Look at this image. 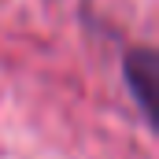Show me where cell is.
Masks as SVG:
<instances>
[{
  "mask_svg": "<svg viewBox=\"0 0 159 159\" xmlns=\"http://www.w3.org/2000/svg\"><path fill=\"white\" fill-rule=\"evenodd\" d=\"M122 74H126V89L137 100L141 115L152 122L156 119V85H159V59L152 48H129L122 59Z\"/></svg>",
  "mask_w": 159,
  "mask_h": 159,
  "instance_id": "1",
  "label": "cell"
}]
</instances>
